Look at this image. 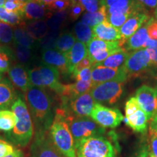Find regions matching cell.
Instances as JSON below:
<instances>
[{"label":"cell","mask_w":157,"mask_h":157,"mask_svg":"<svg viewBox=\"0 0 157 157\" xmlns=\"http://www.w3.org/2000/svg\"><path fill=\"white\" fill-rule=\"evenodd\" d=\"M53 15L47 8L46 6L35 1L29 0L25 3V5L22 12L23 19L30 21H38V20H48Z\"/></svg>","instance_id":"17"},{"label":"cell","mask_w":157,"mask_h":157,"mask_svg":"<svg viewBox=\"0 0 157 157\" xmlns=\"http://www.w3.org/2000/svg\"><path fill=\"white\" fill-rule=\"evenodd\" d=\"M148 51L149 56H150L152 66L154 68H157V48L156 49H149L146 48Z\"/></svg>","instance_id":"50"},{"label":"cell","mask_w":157,"mask_h":157,"mask_svg":"<svg viewBox=\"0 0 157 157\" xmlns=\"http://www.w3.org/2000/svg\"><path fill=\"white\" fill-rule=\"evenodd\" d=\"M76 157H115V150L103 136H92L75 144Z\"/></svg>","instance_id":"4"},{"label":"cell","mask_w":157,"mask_h":157,"mask_svg":"<svg viewBox=\"0 0 157 157\" xmlns=\"http://www.w3.org/2000/svg\"><path fill=\"white\" fill-rule=\"evenodd\" d=\"M139 109H140V107L136 98L135 97L130 98L125 104V116L128 117Z\"/></svg>","instance_id":"44"},{"label":"cell","mask_w":157,"mask_h":157,"mask_svg":"<svg viewBox=\"0 0 157 157\" xmlns=\"http://www.w3.org/2000/svg\"><path fill=\"white\" fill-rule=\"evenodd\" d=\"M95 101L90 92L78 96L67 102H63L62 108L66 113L76 117H90V113L95 105Z\"/></svg>","instance_id":"10"},{"label":"cell","mask_w":157,"mask_h":157,"mask_svg":"<svg viewBox=\"0 0 157 157\" xmlns=\"http://www.w3.org/2000/svg\"><path fill=\"white\" fill-rule=\"evenodd\" d=\"M124 121L135 132L142 134L146 132L148 118L141 109L137 110L132 114L125 117L124 118Z\"/></svg>","instance_id":"22"},{"label":"cell","mask_w":157,"mask_h":157,"mask_svg":"<svg viewBox=\"0 0 157 157\" xmlns=\"http://www.w3.org/2000/svg\"><path fill=\"white\" fill-rule=\"evenodd\" d=\"M25 22L22 24L19 25L18 27L13 29L14 34H13V42L16 44L23 45L26 47L31 50H34L37 48H39V42L35 40L25 28Z\"/></svg>","instance_id":"24"},{"label":"cell","mask_w":157,"mask_h":157,"mask_svg":"<svg viewBox=\"0 0 157 157\" xmlns=\"http://www.w3.org/2000/svg\"><path fill=\"white\" fill-rule=\"evenodd\" d=\"M107 21V10L105 6H101V7L95 13H86L82 17L81 21L89 26L95 27L99 23Z\"/></svg>","instance_id":"28"},{"label":"cell","mask_w":157,"mask_h":157,"mask_svg":"<svg viewBox=\"0 0 157 157\" xmlns=\"http://www.w3.org/2000/svg\"><path fill=\"white\" fill-rule=\"evenodd\" d=\"M33 157H61L55 146L51 143L48 135L45 132L38 133V137L32 146Z\"/></svg>","instance_id":"15"},{"label":"cell","mask_w":157,"mask_h":157,"mask_svg":"<svg viewBox=\"0 0 157 157\" xmlns=\"http://www.w3.org/2000/svg\"><path fill=\"white\" fill-rule=\"evenodd\" d=\"M15 117V127L9 132L10 138L15 144L25 146L30 143L34 135L31 116L28 107L21 98H17L11 106Z\"/></svg>","instance_id":"3"},{"label":"cell","mask_w":157,"mask_h":157,"mask_svg":"<svg viewBox=\"0 0 157 157\" xmlns=\"http://www.w3.org/2000/svg\"><path fill=\"white\" fill-rule=\"evenodd\" d=\"M128 77V74L124 67L111 68L104 67L101 65H95L92 67V82L93 86L110 81L124 83Z\"/></svg>","instance_id":"11"},{"label":"cell","mask_w":157,"mask_h":157,"mask_svg":"<svg viewBox=\"0 0 157 157\" xmlns=\"http://www.w3.org/2000/svg\"><path fill=\"white\" fill-rule=\"evenodd\" d=\"M90 117L103 128H116L124 118L118 109L106 107L100 103H95Z\"/></svg>","instance_id":"9"},{"label":"cell","mask_w":157,"mask_h":157,"mask_svg":"<svg viewBox=\"0 0 157 157\" xmlns=\"http://www.w3.org/2000/svg\"><path fill=\"white\" fill-rule=\"evenodd\" d=\"M66 56L68 60V72L69 74H71L76 65L88 56L87 44L76 41L73 48L66 53Z\"/></svg>","instance_id":"21"},{"label":"cell","mask_w":157,"mask_h":157,"mask_svg":"<svg viewBox=\"0 0 157 157\" xmlns=\"http://www.w3.org/2000/svg\"><path fill=\"white\" fill-rule=\"evenodd\" d=\"M129 52L121 48L116 53L110 56L109 58L105 59L103 62L97 65H101L102 66L111 68H120L124 67L126 62Z\"/></svg>","instance_id":"27"},{"label":"cell","mask_w":157,"mask_h":157,"mask_svg":"<svg viewBox=\"0 0 157 157\" xmlns=\"http://www.w3.org/2000/svg\"><path fill=\"white\" fill-rule=\"evenodd\" d=\"M143 48H149V49H156L157 48V40L156 39H147L146 43H145Z\"/></svg>","instance_id":"51"},{"label":"cell","mask_w":157,"mask_h":157,"mask_svg":"<svg viewBox=\"0 0 157 157\" xmlns=\"http://www.w3.org/2000/svg\"><path fill=\"white\" fill-rule=\"evenodd\" d=\"M148 157H155L154 156V155H153L152 154V153L151 152H149V155H148Z\"/></svg>","instance_id":"59"},{"label":"cell","mask_w":157,"mask_h":157,"mask_svg":"<svg viewBox=\"0 0 157 157\" xmlns=\"http://www.w3.org/2000/svg\"><path fill=\"white\" fill-rule=\"evenodd\" d=\"M6 2V0H0V7H3L4 4Z\"/></svg>","instance_id":"56"},{"label":"cell","mask_w":157,"mask_h":157,"mask_svg":"<svg viewBox=\"0 0 157 157\" xmlns=\"http://www.w3.org/2000/svg\"><path fill=\"white\" fill-rule=\"evenodd\" d=\"M103 5L106 7L107 14L115 13L134 15L149 12L135 0H103Z\"/></svg>","instance_id":"13"},{"label":"cell","mask_w":157,"mask_h":157,"mask_svg":"<svg viewBox=\"0 0 157 157\" xmlns=\"http://www.w3.org/2000/svg\"><path fill=\"white\" fill-rule=\"evenodd\" d=\"M65 118L69 126L75 144L87 137L102 136L105 132V128L89 117H76L65 112Z\"/></svg>","instance_id":"5"},{"label":"cell","mask_w":157,"mask_h":157,"mask_svg":"<svg viewBox=\"0 0 157 157\" xmlns=\"http://www.w3.org/2000/svg\"><path fill=\"white\" fill-rule=\"evenodd\" d=\"M85 10L84 6L80 2H74L71 7L68 9V19L71 22H74L77 20L80 15L82 14V13Z\"/></svg>","instance_id":"40"},{"label":"cell","mask_w":157,"mask_h":157,"mask_svg":"<svg viewBox=\"0 0 157 157\" xmlns=\"http://www.w3.org/2000/svg\"><path fill=\"white\" fill-rule=\"evenodd\" d=\"M2 79V73L0 72V81H1Z\"/></svg>","instance_id":"62"},{"label":"cell","mask_w":157,"mask_h":157,"mask_svg":"<svg viewBox=\"0 0 157 157\" xmlns=\"http://www.w3.org/2000/svg\"><path fill=\"white\" fill-rule=\"evenodd\" d=\"M73 1V3L74 2H81V0H72Z\"/></svg>","instance_id":"61"},{"label":"cell","mask_w":157,"mask_h":157,"mask_svg":"<svg viewBox=\"0 0 157 157\" xmlns=\"http://www.w3.org/2000/svg\"><path fill=\"white\" fill-rule=\"evenodd\" d=\"M72 4H73L72 0H56L50 5L47 6V8L52 13H60V12L66 11L68 9H69Z\"/></svg>","instance_id":"39"},{"label":"cell","mask_w":157,"mask_h":157,"mask_svg":"<svg viewBox=\"0 0 157 157\" xmlns=\"http://www.w3.org/2000/svg\"><path fill=\"white\" fill-rule=\"evenodd\" d=\"M15 58L21 65L28 63L32 58V50L23 45L13 43Z\"/></svg>","instance_id":"34"},{"label":"cell","mask_w":157,"mask_h":157,"mask_svg":"<svg viewBox=\"0 0 157 157\" xmlns=\"http://www.w3.org/2000/svg\"><path fill=\"white\" fill-rule=\"evenodd\" d=\"M68 16V10L60 13H56V14L52 15L50 18L47 20L49 29L52 31H59V29L61 27L66 17Z\"/></svg>","instance_id":"35"},{"label":"cell","mask_w":157,"mask_h":157,"mask_svg":"<svg viewBox=\"0 0 157 157\" xmlns=\"http://www.w3.org/2000/svg\"><path fill=\"white\" fill-rule=\"evenodd\" d=\"M12 52L7 46L0 47V72L8 71L10 68V60Z\"/></svg>","instance_id":"36"},{"label":"cell","mask_w":157,"mask_h":157,"mask_svg":"<svg viewBox=\"0 0 157 157\" xmlns=\"http://www.w3.org/2000/svg\"><path fill=\"white\" fill-rule=\"evenodd\" d=\"M135 98L140 109L151 120L157 113V96L156 90L148 85H143L137 90Z\"/></svg>","instance_id":"12"},{"label":"cell","mask_w":157,"mask_h":157,"mask_svg":"<svg viewBox=\"0 0 157 157\" xmlns=\"http://www.w3.org/2000/svg\"><path fill=\"white\" fill-rule=\"evenodd\" d=\"M15 124L14 113L10 110H3L0 112V130L10 132L13 129Z\"/></svg>","instance_id":"32"},{"label":"cell","mask_w":157,"mask_h":157,"mask_svg":"<svg viewBox=\"0 0 157 157\" xmlns=\"http://www.w3.org/2000/svg\"><path fill=\"white\" fill-rule=\"evenodd\" d=\"M17 98L16 92L11 82L7 78L2 79L0 81V105L7 110Z\"/></svg>","instance_id":"23"},{"label":"cell","mask_w":157,"mask_h":157,"mask_svg":"<svg viewBox=\"0 0 157 157\" xmlns=\"http://www.w3.org/2000/svg\"><path fill=\"white\" fill-rule=\"evenodd\" d=\"M0 47H1V46H0Z\"/></svg>","instance_id":"64"},{"label":"cell","mask_w":157,"mask_h":157,"mask_svg":"<svg viewBox=\"0 0 157 157\" xmlns=\"http://www.w3.org/2000/svg\"><path fill=\"white\" fill-rule=\"evenodd\" d=\"M147 30L149 38L157 40V21L154 17H151L148 20Z\"/></svg>","instance_id":"46"},{"label":"cell","mask_w":157,"mask_h":157,"mask_svg":"<svg viewBox=\"0 0 157 157\" xmlns=\"http://www.w3.org/2000/svg\"><path fill=\"white\" fill-rule=\"evenodd\" d=\"M135 1L143 6L148 12H154L157 6V0H135Z\"/></svg>","instance_id":"48"},{"label":"cell","mask_w":157,"mask_h":157,"mask_svg":"<svg viewBox=\"0 0 157 157\" xmlns=\"http://www.w3.org/2000/svg\"><path fill=\"white\" fill-rule=\"evenodd\" d=\"M154 68L152 66L150 56L146 48L132 51L129 52L124 68L128 76H140L151 71Z\"/></svg>","instance_id":"8"},{"label":"cell","mask_w":157,"mask_h":157,"mask_svg":"<svg viewBox=\"0 0 157 157\" xmlns=\"http://www.w3.org/2000/svg\"><path fill=\"white\" fill-rule=\"evenodd\" d=\"M90 67H93V63H92L90 58L87 56L86 58H84L83 60H82V61L79 63H78L77 65H76V66H75V68H74L73 72H72V74L76 73V72H77V71H78L83 69V68H90Z\"/></svg>","instance_id":"47"},{"label":"cell","mask_w":157,"mask_h":157,"mask_svg":"<svg viewBox=\"0 0 157 157\" xmlns=\"http://www.w3.org/2000/svg\"><path fill=\"white\" fill-rule=\"evenodd\" d=\"M25 3L21 1H6L3 7L9 12L18 13L22 15L23 10L24 8Z\"/></svg>","instance_id":"42"},{"label":"cell","mask_w":157,"mask_h":157,"mask_svg":"<svg viewBox=\"0 0 157 157\" xmlns=\"http://www.w3.org/2000/svg\"><path fill=\"white\" fill-rule=\"evenodd\" d=\"M132 15L127 14V13H115L111 14H107V21L117 29H120L124 24L127 20Z\"/></svg>","instance_id":"38"},{"label":"cell","mask_w":157,"mask_h":157,"mask_svg":"<svg viewBox=\"0 0 157 157\" xmlns=\"http://www.w3.org/2000/svg\"><path fill=\"white\" fill-rule=\"evenodd\" d=\"M150 18L149 13H135L129 17L124 24L119 29L121 37L119 42L121 48H122L129 37L134 34Z\"/></svg>","instance_id":"14"},{"label":"cell","mask_w":157,"mask_h":157,"mask_svg":"<svg viewBox=\"0 0 157 157\" xmlns=\"http://www.w3.org/2000/svg\"><path fill=\"white\" fill-rule=\"evenodd\" d=\"M31 116L39 132L49 130L52 124V100L44 88L31 86L25 93Z\"/></svg>","instance_id":"1"},{"label":"cell","mask_w":157,"mask_h":157,"mask_svg":"<svg viewBox=\"0 0 157 157\" xmlns=\"http://www.w3.org/2000/svg\"><path fill=\"white\" fill-rule=\"evenodd\" d=\"M35 1L38 2L42 4L44 6H48L49 5H50L51 3L53 2L56 1V0H35Z\"/></svg>","instance_id":"54"},{"label":"cell","mask_w":157,"mask_h":157,"mask_svg":"<svg viewBox=\"0 0 157 157\" xmlns=\"http://www.w3.org/2000/svg\"><path fill=\"white\" fill-rule=\"evenodd\" d=\"M154 19L157 21V6L154 11Z\"/></svg>","instance_id":"55"},{"label":"cell","mask_w":157,"mask_h":157,"mask_svg":"<svg viewBox=\"0 0 157 157\" xmlns=\"http://www.w3.org/2000/svg\"><path fill=\"white\" fill-rule=\"evenodd\" d=\"M15 150L14 147L10 143L5 140H0V157L8 156L13 152H14Z\"/></svg>","instance_id":"45"},{"label":"cell","mask_w":157,"mask_h":157,"mask_svg":"<svg viewBox=\"0 0 157 157\" xmlns=\"http://www.w3.org/2000/svg\"><path fill=\"white\" fill-rule=\"evenodd\" d=\"M42 59L45 65L57 68L63 75L69 74L68 60L66 54L57 50L56 49L44 50L42 52Z\"/></svg>","instance_id":"16"},{"label":"cell","mask_w":157,"mask_h":157,"mask_svg":"<svg viewBox=\"0 0 157 157\" xmlns=\"http://www.w3.org/2000/svg\"><path fill=\"white\" fill-rule=\"evenodd\" d=\"M76 39L74 34L71 32H63L60 33L58 40L56 42V49L57 50L60 51L63 53L66 54L69 52L71 49L76 42Z\"/></svg>","instance_id":"30"},{"label":"cell","mask_w":157,"mask_h":157,"mask_svg":"<svg viewBox=\"0 0 157 157\" xmlns=\"http://www.w3.org/2000/svg\"><path fill=\"white\" fill-rule=\"evenodd\" d=\"M149 149L147 146L144 147L140 150V151L138 153L136 157H148L149 155Z\"/></svg>","instance_id":"52"},{"label":"cell","mask_w":157,"mask_h":157,"mask_svg":"<svg viewBox=\"0 0 157 157\" xmlns=\"http://www.w3.org/2000/svg\"><path fill=\"white\" fill-rule=\"evenodd\" d=\"M74 32L76 40L86 44H87L94 37L93 28L82 21L76 23L74 27Z\"/></svg>","instance_id":"29"},{"label":"cell","mask_w":157,"mask_h":157,"mask_svg":"<svg viewBox=\"0 0 157 157\" xmlns=\"http://www.w3.org/2000/svg\"><path fill=\"white\" fill-rule=\"evenodd\" d=\"M5 157H23V153L20 150H17V149H15L14 152H13L8 156Z\"/></svg>","instance_id":"53"},{"label":"cell","mask_w":157,"mask_h":157,"mask_svg":"<svg viewBox=\"0 0 157 157\" xmlns=\"http://www.w3.org/2000/svg\"><path fill=\"white\" fill-rule=\"evenodd\" d=\"M8 76L12 84L23 93H26L27 90L31 87V84L29 81L28 71H25L22 65H15L10 68Z\"/></svg>","instance_id":"18"},{"label":"cell","mask_w":157,"mask_h":157,"mask_svg":"<svg viewBox=\"0 0 157 157\" xmlns=\"http://www.w3.org/2000/svg\"><path fill=\"white\" fill-rule=\"evenodd\" d=\"M94 36L107 42H116L121 39L120 31L111 25L108 21H105L93 28Z\"/></svg>","instance_id":"19"},{"label":"cell","mask_w":157,"mask_h":157,"mask_svg":"<svg viewBox=\"0 0 157 157\" xmlns=\"http://www.w3.org/2000/svg\"><path fill=\"white\" fill-rule=\"evenodd\" d=\"M14 29L9 24L0 21V42L2 44H9L13 41Z\"/></svg>","instance_id":"37"},{"label":"cell","mask_w":157,"mask_h":157,"mask_svg":"<svg viewBox=\"0 0 157 157\" xmlns=\"http://www.w3.org/2000/svg\"><path fill=\"white\" fill-rule=\"evenodd\" d=\"M25 28L35 40L40 41L49 31V27L45 20L31 21L25 23Z\"/></svg>","instance_id":"26"},{"label":"cell","mask_w":157,"mask_h":157,"mask_svg":"<svg viewBox=\"0 0 157 157\" xmlns=\"http://www.w3.org/2000/svg\"><path fill=\"white\" fill-rule=\"evenodd\" d=\"M80 3L87 13H95L103 6V0H81Z\"/></svg>","instance_id":"41"},{"label":"cell","mask_w":157,"mask_h":157,"mask_svg":"<svg viewBox=\"0 0 157 157\" xmlns=\"http://www.w3.org/2000/svg\"><path fill=\"white\" fill-rule=\"evenodd\" d=\"M6 1H21V2H29V0H6Z\"/></svg>","instance_id":"57"},{"label":"cell","mask_w":157,"mask_h":157,"mask_svg":"<svg viewBox=\"0 0 157 157\" xmlns=\"http://www.w3.org/2000/svg\"><path fill=\"white\" fill-rule=\"evenodd\" d=\"M60 34V31L49 30L48 34L39 41V48L43 51L56 49L57 40Z\"/></svg>","instance_id":"33"},{"label":"cell","mask_w":157,"mask_h":157,"mask_svg":"<svg viewBox=\"0 0 157 157\" xmlns=\"http://www.w3.org/2000/svg\"><path fill=\"white\" fill-rule=\"evenodd\" d=\"M88 56L98 53L104 50H120L121 48L119 41L116 42H107L94 36L91 41L87 44Z\"/></svg>","instance_id":"25"},{"label":"cell","mask_w":157,"mask_h":157,"mask_svg":"<svg viewBox=\"0 0 157 157\" xmlns=\"http://www.w3.org/2000/svg\"><path fill=\"white\" fill-rule=\"evenodd\" d=\"M31 86L48 87L60 95L63 84L60 82V72L57 68L48 65H42L28 70Z\"/></svg>","instance_id":"6"},{"label":"cell","mask_w":157,"mask_h":157,"mask_svg":"<svg viewBox=\"0 0 157 157\" xmlns=\"http://www.w3.org/2000/svg\"><path fill=\"white\" fill-rule=\"evenodd\" d=\"M148 21L145 23L134 34L129 37L128 40L123 45L122 48L124 50L127 52H132L143 48L145 43L148 39V30H147Z\"/></svg>","instance_id":"20"},{"label":"cell","mask_w":157,"mask_h":157,"mask_svg":"<svg viewBox=\"0 0 157 157\" xmlns=\"http://www.w3.org/2000/svg\"><path fill=\"white\" fill-rule=\"evenodd\" d=\"M151 121H157V113L155 115V117L151 119Z\"/></svg>","instance_id":"58"},{"label":"cell","mask_w":157,"mask_h":157,"mask_svg":"<svg viewBox=\"0 0 157 157\" xmlns=\"http://www.w3.org/2000/svg\"><path fill=\"white\" fill-rule=\"evenodd\" d=\"M151 152L155 157H157V133L150 129Z\"/></svg>","instance_id":"49"},{"label":"cell","mask_w":157,"mask_h":157,"mask_svg":"<svg viewBox=\"0 0 157 157\" xmlns=\"http://www.w3.org/2000/svg\"><path fill=\"white\" fill-rule=\"evenodd\" d=\"M155 90H156V96H157V87L155 88Z\"/></svg>","instance_id":"63"},{"label":"cell","mask_w":157,"mask_h":157,"mask_svg":"<svg viewBox=\"0 0 157 157\" xmlns=\"http://www.w3.org/2000/svg\"><path fill=\"white\" fill-rule=\"evenodd\" d=\"M72 77L76 81H92V67L85 68L71 74Z\"/></svg>","instance_id":"43"},{"label":"cell","mask_w":157,"mask_h":157,"mask_svg":"<svg viewBox=\"0 0 157 157\" xmlns=\"http://www.w3.org/2000/svg\"><path fill=\"white\" fill-rule=\"evenodd\" d=\"M0 21L10 25H19L24 23L23 17L18 13L7 11L4 7H0Z\"/></svg>","instance_id":"31"},{"label":"cell","mask_w":157,"mask_h":157,"mask_svg":"<svg viewBox=\"0 0 157 157\" xmlns=\"http://www.w3.org/2000/svg\"><path fill=\"white\" fill-rule=\"evenodd\" d=\"M48 136L60 154L65 157H76L75 142L63 109H57L52 124L49 128Z\"/></svg>","instance_id":"2"},{"label":"cell","mask_w":157,"mask_h":157,"mask_svg":"<svg viewBox=\"0 0 157 157\" xmlns=\"http://www.w3.org/2000/svg\"><path fill=\"white\" fill-rule=\"evenodd\" d=\"M3 110H7V109H5V108L2 107V106H1V105H0V112H1L2 111H3Z\"/></svg>","instance_id":"60"},{"label":"cell","mask_w":157,"mask_h":157,"mask_svg":"<svg viewBox=\"0 0 157 157\" xmlns=\"http://www.w3.org/2000/svg\"><path fill=\"white\" fill-rule=\"evenodd\" d=\"M124 83L110 81L93 86L90 93L96 103L113 105L122 95Z\"/></svg>","instance_id":"7"}]
</instances>
